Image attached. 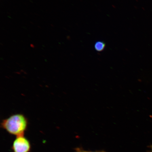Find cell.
<instances>
[{
  "label": "cell",
  "mask_w": 152,
  "mask_h": 152,
  "mask_svg": "<svg viewBox=\"0 0 152 152\" xmlns=\"http://www.w3.org/2000/svg\"><path fill=\"white\" fill-rule=\"evenodd\" d=\"M106 47L105 43L103 42H97L94 45V48L96 51L99 52H102L104 50Z\"/></svg>",
  "instance_id": "obj_3"
},
{
  "label": "cell",
  "mask_w": 152,
  "mask_h": 152,
  "mask_svg": "<svg viewBox=\"0 0 152 152\" xmlns=\"http://www.w3.org/2000/svg\"><path fill=\"white\" fill-rule=\"evenodd\" d=\"M75 152H106L104 151H86L81 147H77L75 149Z\"/></svg>",
  "instance_id": "obj_4"
},
{
  "label": "cell",
  "mask_w": 152,
  "mask_h": 152,
  "mask_svg": "<svg viewBox=\"0 0 152 152\" xmlns=\"http://www.w3.org/2000/svg\"><path fill=\"white\" fill-rule=\"evenodd\" d=\"M31 148L29 140L24 135L16 137L11 147L13 152H30Z\"/></svg>",
  "instance_id": "obj_2"
},
{
  "label": "cell",
  "mask_w": 152,
  "mask_h": 152,
  "mask_svg": "<svg viewBox=\"0 0 152 152\" xmlns=\"http://www.w3.org/2000/svg\"><path fill=\"white\" fill-rule=\"evenodd\" d=\"M28 125V119L22 114L17 113L3 119L1 126L10 134L16 137L24 135Z\"/></svg>",
  "instance_id": "obj_1"
},
{
  "label": "cell",
  "mask_w": 152,
  "mask_h": 152,
  "mask_svg": "<svg viewBox=\"0 0 152 152\" xmlns=\"http://www.w3.org/2000/svg\"><path fill=\"white\" fill-rule=\"evenodd\" d=\"M151 152H152V149H151Z\"/></svg>",
  "instance_id": "obj_5"
}]
</instances>
